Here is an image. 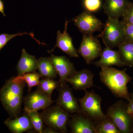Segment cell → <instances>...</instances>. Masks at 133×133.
<instances>
[{"label": "cell", "instance_id": "obj_14", "mask_svg": "<svg viewBox=\"0 0 133 133\" xmlns=\"http://www.w3.org/2000/svg\"><path fill=\"white\" fill-rule=\"evenodd\" d=\"M68 23L69 22L66 19L63 33H61L59 30L57 31L56 44L52 50L48 51V52L49 53H51L54 51L55 48H57L70 57L79 58L78 50L76 49L74 47L72 38L67 32Z\"/></svg>", "mask_w": 133, "mask_h": 133}, {"label": "cell", "instance_id": "obj_21", "mask_svg": "<svg viewBox=\"0 0 133 133\" xmlns=\"http://www.w3.org/2000/svg\"><path fill=\"white\" fill-rule=\"evenodd\" d=\"M122 59L128 65L133 66V42L123 43L118 47Z\"/></svg>", "mask_w": 133, "mask_h": 133}, {"label": "cell", "instance_id": "obj_11", "mask_svg": "<svg viewBox=\"0 0 133 133\" xmlns=\"http://www.w3.org/2000/svg\"><path fill=\"white\" fill-rule=\"evenodd\" d=\"M68 125L72 133H95V122L83 112L70 115Z\"/></svg>", "mask_w": 133, "mask_h": 133}, {"label": "cell", "instance_id": "obj_12", "mask_svg": "<svg viewBox=\"0 0 133 133\" xmlns=\"http://www.w3.org/2000/svg\"><path fill=\"white\" fill-rule=\"evenodd\" d=\"M49 58L54 65L57 75L59 76L60 86L66 84V79L76 71L73 64L64 56H57L52 55Z\"/></svg>", "mask_w": 133, "mask_h": 133}, {"label": "cell", "instance_id": "obj_26", "mask_svg": "<svg viewBox=\"0 0 133 133\" xmlns=\"http://www.w3.org/2000/svg\"><path fill=\"white\" fill-rule=\"evenodd\" d=\"M82 5L85 11L92 13L98 11L102 6V0H83Z\"/></svg>", "mask_w": 133, "mask_h": 133}, {"label": "cell", "instance_id": "obj_5", "mask_svg": "<svg viewBox=\"0 0 133 133\" xmlns=\"http://www.w3.org/2000/svg\"><path fill=\"white\" fill-rule=\"evenodd\" d=\"M107 116L111 119L121 133H132L133 121L123 101H118L108 109Z\"/></svg>", "mask_w": 133, "mask_h": 133}, {"label": "cell", "instance_id": "obj_24", "mask_svg": "<svg viewBox=\"0 0 133 133\" xmlns=\"http://www.w3.org/2000/svg\"><path fill=\"white\" fill-rule=\"evenodd\" d=\"M17 77L20 79L25 81L27 84L29 92L34 87L38 85L40 83V78L41 77L38 73L36 72L26 73L22 76H17Z\"/></svg>", "mask_w": 133, "mask_h": 133}, {"label": "cell", "instance_id": "obj_25", "mask_svg": "<svg viewBox=\"0 0 133 133\" xmlns=\"http://www.w3.org/2000/svg\"><path fill=\"white\" fill-rule=\"evenodd\" d=\"M24 35H29L32 38H33L34 40H35L39 45H46V44L44 43H41L38 40H37L36 38L34 37V34L33 32H30V33H16L12 35H9L7 34H2L0 35V51L5 46L7 43L12 38H14L16 37L19 36H22Z\"/></svg>", "mask_w": 133, "mask_h": 133}, {"label": "cell", "instance_id": "obj_17", "mask_svg": "<svg viewBox=\"0 0 133 133\" xmlns=\"http://www.w3.org/2000/svg\"><path fill=\"white\" fill-rule=\"evenodd\" d=\"M38 60L35 56L29 55L24 49L16 66L18 76L35 72L37 69Z\"/></svg>", "mask_w": 133, "mask_h": 133}, {"label": "cell", "instance_id": "obj_30", "mask_svg": "<svg viewBox=\"0 0 133 133\" xmlns=\"http://www.w3.org/2000/svg\"><path fill=\"white\" fill-rule=\"evenodd\" d=\"M0 12L2 14L3 16H6V15L4 12V4L2 0H0Z\"/></svg>", "mask_w": 133, "mask_h": 133}, {"label": "cell", "instance_id": "obj_2", "mask_svg": "<svg viewBox=\"0 0 133 133\" xmlns=\"http://www.w3.org/2000/svg\"><path fill=\"white\" fill-rule=\"evenodd\" d=\"M99 72L100 79L117 97L129 101L130 94L127 87L128 83L132 78L126 73L127 69L119 70L111 67H101Z\"/></svg>", "mask_w": 133, "mask_h": 133}, {"label": "cell", "instance_id": "obj_4", "mask_svg": "<svg viewBox=\"0 0 133 133\" xmlns=\"http://www.w3.org/2000/svg\"><path fill=\"white\" fill-rule=\"evenodd\" d=\"M44 123L56 132L66 133L70 115L57 105L43 109L40 113Z\"/></svg>", "mask_w": 133, "mask_h": 133}, {"label": "cell", "instance_id": "obj_15", "mask_svg": "<svg viewBox=\"0 0 133 133\" xmlns=\"http://www.w3.org/2000/svg\"><path fill=\"white\" fill-rule=\"evenodd\" d=\"M100 58L97 62H92L97 67H111L115 65L122 67L128 65L122 59L119 51L114 50L111 48L106 47L102 50Z\"/></svg>", "mask_w": 133, "mask_h": 133}, {"label": "cell", "instance_id": "obj_1", "mask_svg": "<svg viewBox=\"0 0 133 133\" xmlns=\"http://www.w3.org/2000/svg\"><path fill=\"white\" fill-rule=\"evenodd\" d=\"M25 84L17 76L10 79L0 90L1 101L12 117H17L21 112Z\"/></svg>", "mask_w": 133, "mask_h": 133}, {"label": "cell", "instance_id": "obj_13", "mask_svg": "<svg viewBox=\"0 0 133 133\" xmlns=\"http://www.w3.org/2000/svg\"><path fill=\"white\" fill-rule=\"evenodd\" d=\"M94 76V74L89 69H83L68 77L66 82L70 84L76 90L85 91L87 88L95 86L93 83Z\"/></svg>", "mask_w": 133, "mask_h": 133}, {"label": "cell", "instance_id": "obj_16", "mask_svg": "<svg viewBox=\"0 0 133 133\" xmlns=\"http://www.w3.org/2000/svg\"><path fill=\"white\" fill-rule=\"evenodd\" d=\"M131 3L128 0H105L103 9L108 17L119 19L123 16Z\"/></svg>", "mask_w": 133, "mask_h": 133}, {"label": "cell", "instance_id": "obj_7", "mask_svg": "<svg viewBox=\"0 0 133 133\" xmlns=\"http://www.w3.org/2000/svg\"><path fill=\"white\" fill-rule=\"evenodd\" d=\"M102 49L99 41L92 35L83 34V39L78 50L87 64L100 56Z\"/></svg>", "mask_w": 133, "mask_h": 133}, {"label": "cell", "instance_id": "obj_23", "mask_svg": "<svg viewBox=\"0 0 133 133\" xmlns=\"http://www.w3.org/2000/svg\"><path fill=\"white\" fill-rule=\"evenodd\" d=\"M24 112L28 115L33 128L37 132L43 133L44 129V122L40 114L38 113L37 111L24 109Z\"/></svg>", "mask_w": 133, "mask_h": 133}, {"label": "cell", "instance_id": "obj_8", "mask_svg": "<svg viewBox=\"0 0 133 133\" xmlns=\"http://www.w3.org/2000/svg\"><path fill=\"white\" fill-rule=\"evenodd\" d=\"M79 30L83 34L92 35L101 31L104 24L92 13L85 11L72 20Z\"/></svg>", "mask_w": 133, "mask_h": 133}, {"label": "cell", "instance_id": "obj_19", "mask_svg": "<svg viewBox=\"0 0 133 133\" xmlns=\"http://www.w3.org/2000/svg\"><path fill=\"white\" fill-rule=\"evenodd\" d=\"M40 77L44 78H55L57 74L49 57H41L38 59L37 69Z\"/></svg>", "mask_w": 133, "mask_h": 133}, {"label": "cell", "instance_id": "obj_28", "mask_svg": "<svg viewBox=\"0 0 133 133\" xmlns=\"http://www.w3.org/2000/svg\"><path fill=\"white\" fill-rule=\"evenodd\" d=\"M122 17V22L133 24V3H131Z\"/></svg>", "mask_w": 133, "mask_h": 133}, {"label": "cell", "instance_id": "obj_6", "mask_svg": "<svg viewBox=\"0 0 133 133\" xmlns=\"http://www.w3.org/2000/svg\"><path fill=\"white\" fill-rule=\"evenodd\" d=\"M85 91L84 96L77 99L82 112L95 122L98 121L107 116L102 111V98L93 90Z\"/></svg>", "mask_w": 133, "mask_h": 133}, {"label": "cell", "instance_id": "obj_22", "mask_svg": "<svg viewBox=\"0 0 133 133\" xmlns=\"http://www.w3.org/2000/svg\"><path fill=\"white\" fill-rule=\"evenodd\" d=\"M59 86V81H55L53 79L43 78L40 80L37 88L51 97L53 91Z\"/></svg>", "mask_w": 133, "mask_h": 133}, {"label": "cell", "instance_id": "obj_10", "mask_svg": "<svg viewBox=\"0 0 133 133\" xmlns=\"http://www.w3.org/2000/svg\"><path fill=\"white\" fill-rule=\"evenodd\" d=\"M24 109L38 111L49 107L54 102L51 97L37 88L29 93L23 99Z\"/></svg>", "mask_w": 133, "mask_h": 133}, {"label": "cell", "instance_id": "obj_27", "mask_svg": "<svg viewBox=\"0 0 133 133\" xmlns=\"http://www.w3.org/2000/svg\"><path fill=\"white\" fill-rule=\"evenodd\" d=\"M122 22L124 24L126 42H133V24L126 23L123 22Z\"/></svg>", "mask_w": 133, "mask_h": 133}, {"label": "cell", "instance_id": "obj_9", "mask_svg": "<svg viewBox=\"0 0 133 133\" xmlns=\"http://www.w3.org/2000/svg\"><path fill=\"white\" fill-rule=\"evenodd\" d=\"M57 90L58 96L56 105L69 114L82 112L77 99L73 95L71 88L68 85L59 86Z\"/></svg>", "mask_w": 133, "mask_h": 133}, {"label": "cell", "instance_id": "obj_18", "mask_svg": "<svg viewBox=\"0 0 133 133\" xmlns=\"http://www.w3.org/2000/svg\"><path fill=\"white\" fill-rule=\"evenodd\" d=\"M9 129L12 132L22 133L33 129L28 115L24 112L22 116L12 119H8L4 122Z\"/></svg>", "mask_w": 133, "mask_h": 133}, {"label": "cell", "instance_id": "obj_3", "mask_svg": "<svg viewBox=\"0 0 133 133\" xmlns=\"http://www.w3.org/2000/svg\"><path fill=\"white\" fill-rule=\"evenodd\" d=\"M104 29L97 37L102 38L106 47H118L126 42L124 24L118 19L108 17L104 25Z\"/></svg>", "mask_w": 133, "mask_h": 133}, {"label": "cell", "instance_id": "obj_20", "mask_svg": "<svg viewBox=\"0 0 133 133\" xmlns=\"http://www.w3.org/2000/svg\"><path fill=\"white\" fill-rule=\"evenodd\" d=\"M95 133H121L107 116L100 120L95 122Z\"/></svg>", "mask_w": 133, "mask_h": 133}, {"label": "cell", "instance_id": "obj_29", "mask_svg": "<svg viewBox=\"0 0 133 133\" xmlns=\"http://www.w3.org/2000/svg\"><path fill=\"white\" fill-rule=\"evenodd\" d=\"M127 110L128 113L130 115L133 121V93L130 94V100L127 104Z\"/></svg>", "mask_w": 133, "mask_h": 133}, {"label": "cell", "instance_id": "obj_31", "mask_svg": "<svg viewBox=\"0 0 133 133\" xmlns=\"http://www.w3.org/2000/svg\"><path fill=\"white\" fill-rule=\"evenodd\" d=\"M132 133H133V129H132Z\"/></svg>", "mask_w": 133, "mask_h": 133}]
</instances>
